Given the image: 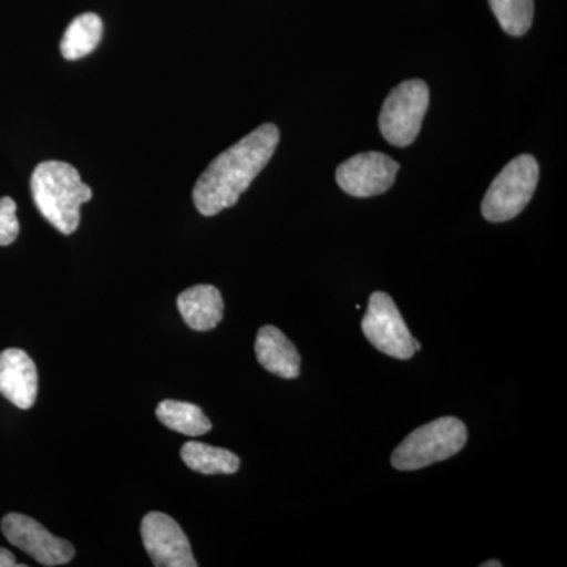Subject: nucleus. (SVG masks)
Segmentation results:
<instances>
[{
	"instance_id": "17",
	"label": "nucleus",
	"mask_w": 567,
	"mask_h": 567,
	"mask_svg": "<svg viewBox=\"0 0 567 567\" xmlns=\"http://www.w3.org/2000/svg\"><path fill=\"white\" fill-rule=\"evenodd\" d=\"M17 208V203L11 197L0 199V246L13 244L20 235Z\"/></svg>"
},
{
	"instance_id": "20",
	"label": "nucleus",
	"mask_w": 567,
	"mask_h": 567,
	"mask_svg": "<svg viewBox=\"0 0 567 567\" xmlns=\"http://www.w3.org/2000/svg\"><path fill=\"white\" fill-rule=\"evenodd\" d=\"M413 349H415V352H420L421 344L416 341V339H413Z\"/></svg>"
},
{
	"instance_id": "12",
	"label": "nucleus",
	"mask_w": 567,
	"mask_h": 567,
	"mask_svg": "<svg viewBox=\"0 0 567 567\" xmlns=\"http://www.w3.org/2000/svg\"><path fill=\"white\" fill-rule=\"evenodd\" d=\"M178 311L194 331H210L223 320L224 301L215 286L199 284L178 295Z\"/></svg>"
},
{
	"instance_id": "4",
	"label": "nucleus",
	"mask_w": 567,
	"mask_h": 567,
	"mask_svg": "<svg viewBox=\"0 0 567 567\" xmlns=\"http://www.w3.org/2000/svg\"><path fill=\"white\" fill-rule=\"evenodd\" d=\"M539 182V164L532 155H520L506 164L484 196L481 212L491 223L516 218L532 200Z\"/></svg>"
},
{
	"instance_id": "2",
	"label": "nucleus",
	"mask_w": 567,
	"mask_h": 567,
	"mask_svg": "<svg viewBox=\"0 0 567 567\" xmlns=\"http://www.w3.org/2000/svg\"><path fill=\"white\" fill-rule=\"evenodd\" d=\"M33 203L59 233L71 235L80 227L81 205L92 199L91 186L69 163L44 162L31 178Z\"/></svg>"
},
{
	"instance_id": "11",
	"label": "nucleus",
	"mask_w": 567,
	"mask_h": 567,
	"mask_svg": "<svg viewBox=\"0 0 567 567\" xmlns=\"http://www.w3.org/2000/svg\"><path fill=\"white\" fill-rule=\"evenodd\" d=\"M254 349L260 365L271 374L289 380L300 375V353L278 328L271 324L260 328Z\"/></svg>"
},
{
	"instance_id": "5",
	"label": "nucleus",
	"mask_w": 567,
	"mask_h": 567,
	"mask_svg": "<svg viewBox=\"0 0 567 567\" xmlns=\"http://www.w3.org/2000/svg\"><path fill=\"white\" fill-rule=\"evenodd\" d=\"M429 107V87L424 81L410 80L390 93L380 112L383 137L395 147L415 142Z\"/></svg>"
},
{
	"instance_id": "13",
	"label": "nucleus",
	"mask_w": 567,
	"mask_h": 567,
	"mask_svg": "<svg viewBox=\"0 0 567 567\" xmlns=\"http://www.w3.org/2000/svg\"><path fill=\"white\" fill-rule=\"evenodd\" d=\"M181 456L188 468L203 475H234L240 468V458L233 451L200 442L185 443Z\"/></svg>"
},
{
	"instance_id": "3",
	"label": "nucleus",
	"mask_w": 567,
	"mask_h": 567,
	"mask_svg": "<svg viewBox=\"0 0 567 567\" xmlns=\"http://www.w3.org/2000/svg\"><path fill=\"white\" fill-rule=\"evenodd\" d=\"M468 432L461 420L440 417L421 425L395 447L391 464L401 472H415L435 462L446 461L464 450Z\"/></svg>"
},
{
	"instance_id": "6",
	"label": "nucleus",
	"mask_w": 567,
	"mask_h": 567,
	"mask_svg": "<svg viewBox=\"0 0 567 567\" xmlns=\"http://www.w3.org/2000/svg\"><path fill=\"white\" fill-rule=\"evenodd\" d=\"M361 328L368 341L388 357L410 360L415 354L413 336L406 328L404 317L393 298L385 292L371 295Z\"/></svg>"
},
{
	"instance_id": "18",
	"label": "nucleus",
	"mask_w": 567,
	"mask_h": 567,
	"mask_svg": "<svg viewBox=\"0 0 567 567\" xmlns=\"http://www.w3.org/2000/svg\"><path fill=\"white\" fill-rule=\"evenodd\" d=\"M17 566H24V565H18L17 558H14V555L11 554L10 550H7V548L0 547V567H17Z\"/></svg>"
},
{
	"instance_id": "8",
	"label": "nucleus",
	"mask_w": 567,
	"mask_h": 567,
	"mask_svg": "<svg viewBox=\"0 0 567 567\" xmlns=\"http://www.w3.org/2000/svg\"><path fill=\"white\" fill-rule=\"evenodd\" d=\"M141 535L153 566L197 567L188 537L167 514H147L142 518Z\"/></svg>"
},
{
	"instance_id": "19",
	"label": "nucleus",
	"mask_w": 567,
	"mask_h": 567,
	"mask_svg": "<svg viewBox=\"0 0 567 567\" xmlns=\"http://www.w3.org/2000/svg\"><path fill=\"white\" fill-rule=\"evenodd\" d=\"M483 567H502V563L496 561V559H492V561H486L484 565H481Z\"/></svg>"
},
{
	"instance_id": "9",
	"label": "nucleus",
	"mask_w": 567,
	"mask_h": 567,
	"mask_svg": "<svg viewBox=\"0 0 567 567\" xmlns=\"http://www.w3.org/2000/svg\"><path fill=\"white\" fill-rule=\"evenodd\" d=\"M399 164L380 152L358 153L336 171L342 192L353 197H372L386 193L394 185Z\"/></svg>"
},
{
	"instance_id": "1",
	"label": "nucleus",
	"mask_w": 567,
	"mask_h": 567,
	"mask_svg": "<svg viewBox=\"0 0 567 567\" xmlns=\"http://www.w3.org/2000/svg\"><path fill=\"white\" fill-rule=\"evenodd\" d=\"M279 144V130L265 123L244 140L216 156L193 189V200L204 216L234 207L268 162Z\"/></svg>"
},
{
	"instance_id": "10",
	"label": "nucleus",
	"mask_w": 567,
	"mask_h": 567,
	"mask_svg": "<svg viewBox=\"0 0 567 567\" xmlns=\"http://www.w3.org/2000/svg\"><path fill=\"white\" fill-rule=\"evenodd\" d=\"M0 394L21 410L32 409L39 394V372L24 350L0 353Z\"/></svg>"
},
{
	"instance_id": "16",
	"label": "nucleus",
	"mask_w": 567,
	"mask_h": 567,
	"mask_svg": "<svg viewBox=\"0 0 567 567\" xmlns=\"http://www.w3.org/2000/svg\"><path fill=\"white\" fill-rule=\"evenodd\" d=\"M488 3L496 21L509 35H525L532 28L533 17H535L533 0H488Z\"/></svg>"
},
{
	"instance_id": "7",
	"label": "nucleus",
	"mask_w": 567,
	"mask_h": 567,
	"mask_svg": "<svg viewBox=\"0 0 567 567\" xmlns=\"http://www.w3.org/2000/svg\"><path fill=\"white\" fill-rule=\"evenodd\" d=\"M2 533L11 546L21 548L43 566L69 565L76 554L69 540L51 535L39 522L22 514H7Z\"/></svg>"
},
{
	"instance_id": "15",
	"label": "nucleus",
	"mask_w": 567,
	"mask_h": 567,
	"mask_svg": "<svg viewBox=\"0 0 567 567\" xmlns=\"http://www.w3.org/2000/svg\"><path fill=\"white\" fill-rule=\"evenodd\" d=\"M156 416L171 431L182 435L200 436L212 431V423L199 406L181 401H163Z\"/></svg>"
},
{
	"instance_id": "14",
	"label": "nucleus",
	"mask_w": 567,
	"mask_h": 567,
	"mask_svg": "<svg viewBox=\"0 0 567 567\" xmlns=\"http://www.w3.org/2000/svg\"><path fill=\"white\" fill-rule=\"evenodd\" d=\"M103 37V21L99 14L84 13L71 21L61 41V52L66 61H78L91 54Z\"/></svg>"
}]
</instances>
